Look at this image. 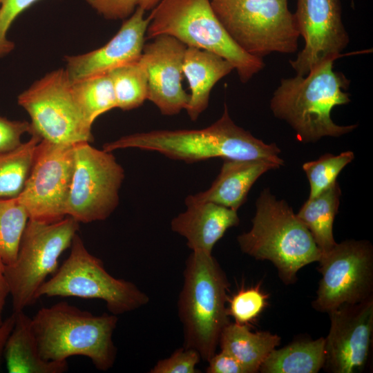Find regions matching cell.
<instances>
[{
    "label": "cell",
    "instance_id": "obj_1",
    "mask_svg": "<svg viewBox=\"0 0 373 373\" xmlns=\"http://www.w3.org/2000/svg\"><path fill=\"white\" fill-rule=\"evenodd\" d=\"M137 148L157 151L166 157L187 163L213 157L223 160H267L280 166L284 162L275 143L267 144L236 125L226 104L222 116L201 129L153 130L123 136L106 142L102 149Z\"/></svg>",
    "mask_w": 373,
    "mask_h": 373
},
{
    "label": "cell",
    "instance_id": "obj_2",
    "mask_svg": "<svg viewBox=\"0 0 373 373\" xmlns=\"http://www.w3.org/2000/svg\"><path fill=\"white\" fill-rule=\"evenodd\" d=\"M334 61H325L305 76L281 79L270 100L274 115L286 122L303 143H314L324 137H338L357 127L338 125L331 117L334 107L351 101L346 92L350 81L334 70Z\"/></svg>",
    "mask_w": 373,
    "mask_h": 373
},
{
    "label": "cell",
    "instance_id": "obj_3",
    "mask_svg": "<svg viewBox=\"0 0 373 373\" xmlns=\"http://www.w3.org/2000/svg\"><path fill=\"white\" fill-rule=\"evenodd\" d=\"M117 316H95L66 301L41 308L32 326L41 356L48 361H67L72 356L88 358L99 370L107 371L115 361L113 334Z\"/></svg>",
    "mask_w": 373,
    "mask_h": 373
},
{
    "label": "cell",
    "instance_id": "obj_4",
    "mask_svg": "<svg viewBox=\"0 0 373 373\" xmlns=\"http://www.w3.org/2000/svg\"><path fill=\"white\" fill-rule=\"evenodd\" d=\"M256 207L251 229L237 238L241 251L271 261L285 284L294 283L302 267L319 260L320 250L288 203L269 188L260 193Z\"/></svg>",
    "mask_w": 373,
    "mask_h": 373
},
{
    "label": "cell",
    "instance_id": "obj_5",
    "mask_svg": "<svg viewBox=\"0 0 373 373\" xmlns=\"http://www.w3.org/2000/svg\"><path fill=\"white\" fill-rule=\"evenodd\" d=\"M229 281L211 253L192 251L186 260L178 315L184 347L208 361L216 353L224 328L230 323L226 307Z\"/></svg>",
    "mask_w": 373,
    "mask_h": 373
},
{
    "label": "cell",
    "instance_id": "obj_6",
    "mask_svg": "<svg viewBox=\"0 0 373 373\" xmlns=\"http://www.w3.org/2000/svg\"><path fill=\"white\" fill-rule=\"evenodd\" d=\"M149 17L146 39L166 35L187 47L216 53L233 66L242 83L265 67L262 59L235 44L216 17L211 0H162Z\"/></svg>",
    "mask_w": 373,
    "mask_h": 373
},
{
    "label": "cell",
    "instance_id": "obj_7",
    "mask_svg": "<svg viewBox=\"0 0 373 373\" xmlns=\"http://www.w3.org/2000/svg\"><path fill=\"white\" fill-rule=\"evenodd\" d=\"M211 4L229 37L250 55L262 59L297 51L300 35L288 0H211Z\"/></svg>",
    "mask_w": 373,
    "mask_h": 373
},
{
    "label": "cell",
    "instance_id": "obj_8",
    "mask_svg": "<svg viewBox=\"0 0 373 373\" xmlns=\"http://www.w3.org/2000/svg\"><path fill=\"white\" fill-rule=\"evenodd\" d=\"M42 296L102 300L109 312L116 316L137 309L149 301V296L134 283L109 274L102 261L88 251L77 233L72 241L69 256L37 289L36 300Z\"/></svg>",
    "mask_w": 373,
    "mask_h": 373
},
{
    "label": "cell",
    "instance_id": "obj_9",
    "mask_svg": "<svg viewBox=\"0 0 373 373\" xmlns=\"http://www.w3.org/2000/svg\"><path fill=\"white\" fill-rule=\"evenodd\" d=\"M78 229L79 222L70 216L52 222L28 220L16 260L5 265L13 312L23 311L37 300V289L55 272Z\"/></svg>",
    "mask_w": 373,
    "mask_h": 373
},
{
    "label": "cell",
    "instance_id": "obj_10",
    "mask_svg": "<svg viewBox=\"0 0 373 373\" xmlns=\"http://www.w3.org/2000/svg\"><path fill=\"white\" fill-rule=\"evenodd\" d=\"M30 117V135L61 144L93 140L92 124L73 95L65 68L54 70L35 81L17 97Z\"/></svg>",
    "mask_w": 373,
    "mask_h": 373
},
{
    "label": "cell",
    "instance_id": "obj_11",
    "mask_svg": "<svg viewBox=\"0 0 373 373\" xmlns=\"http://www.w3.org/2000/svg\"><path fill=\"white\" fill-rule=\"evenodd\" d=\"M124 170L111 152L84 142L74 145V168L66 216L79 223L104 220L117 208Z\"/></svg>",
    "mask_w": 373,
    "mask_h": 373
},
{
    "label": "cell",
    "instance_id": "obj_12",
    "mask_svg": "<svg viewBox=\"0 0 373 373\" xmlns=\"http://www.w3.org/2000/svg\"><path fill=\"white\" fill-rule=\"evenodd\" d=\"M318 262L322 278L312 303L316 310L329 312L373 298V247L370 242L336 243Z\"/></svg>",
    "mask_w": 373,
    "mask_h": 373
},
{
    "label": "cell",
    "instance_id": "obj_13",
    "mask_svg": "<svg viewBox=\"0 0 373 373\" xmlns=\"http://www.w3.org/2000/svg\"><path fill=\"white\" fill-rule=\"evenodd\" d=\"M74 168V145L41 140L18 200L29 219L52 222L66 216Z\"/></svg>",
    "mask_w": 373,
    "mask_h": 373
},
{
    "label": "cell",
    "instance_id": "obj_14",
    "mask_svg": "<svg viewBox=\"0 0 373 373\" xmlns=\"http://www.w3.org/2000/svg\"><path fill=\"white\" fill-rule=\"evenodd\" d=\"M305 45L289 63L296 75L305 76L328 60L341 57L350 42L342 21L340 0H297L294 14Z\"/></svg>",
    "mask_w": 373,
    "mask_h": 373
},
{
    "label": "cell",
    "instance_id": "obj_15",
    "mask_svg": "<svg viewBox=\"0 0 373 373\" xmlns=\"http://www.w3.org/2000/svg\"><path fill=\"white\" fill-rule=\"evenodd\" d=\"M330 329L325 338L324 370L354 373L368 361L373 333V298L345 304L328 312Z\"/></svg>",
    "mask_w": 373,
    "mask_h": 373
},
{
    "label": "cell",
    "instance_id": "obj_16",
    "mask_svg": "<svg viewBox=\"0 0 373 373\" xmlns=\"http://www.w3.org/2000/svg\"><path fill=\"white\" fill-rule=\"evenodd\" d=\"M144 44L142 57L148 70L147 99L164 115L186 110L190 95L182 87V66L186 46L166 35Z\"/></svg>",
    "mask_w": 373,
    "mask_h": 373
},
{
    "label": "cell",
    "instance_id": "obj_17",
    "mask_svg": "<svg viewBox=\"0 0 373 373\" xmlns=\"http://www.w3.org/2000/svg\"><path fill=\"white\" fill-rule=\"evenodd\" d=\"M137 8L104 46L81 55L66 56V70L71 82L108 74L142 56L150 17Z\"/></svg>",
    "mask_w": 373,
    "mask_h": 373
},
{
    "label": "cell",
    "instance_id": "obj_18",
    "mask_svg": "<svg viewBox=\"0 0 373 373\" xmlns=\"http://www.w3.org/2000/svg\"><path fill=\"white\" fill-rule=\"evenodd\" d=\"M187 209L171 222L192 251L211 253L227 230L240 222L237 211L211 202L185 203Z\"/></svg>",
    "mask_w": 373,
    "mask_h": 373
},
{
    "label": "cell",
    "instance_id": "obj_19",
    "mask_svg": "<svg viewBox=\"0 0 373 373\" xmlns=\"http://www.w3.org/2000/svg\"><path fill=\"white\" fill-rule=\"evenodd\" d=\"M280 166L267 160L224 159L220 173L206 191L186 198L185 203L211 202L238 211L256 181Z\"/></svg>",
    "mask_w": 373,
    "mask_h": 373
},
{
    "label": "cell",
    "instance_id": "obj_20",
    "mask_svg": "<svg viewBox=\"0 0 373 373\" xmlns=\"http://www.w3.org/2000/svg\"><path fill=\"white\" fill-rule=\"evenodd\" d=\"M233 70L229 61L216 53L186 47L182 71L191 90L186 111L192 121L197 120L208 107L210 93L216 84Z\"/></svg>",
    "mask_w": 373,
    "mask_h": 373
},
{
    "label": "cell",
    "instance_id": "obj_21",
    "mask_svg": "<svg viewBox=\"0 0 373 373\" xmlns=\"http://www.w3.org/2000/svg\"><path fill=\"white\" fill-rule=\"evenodd\" d=\"M15 321L3 351L9 373H64L67 361L44 360L40 355L32 326V318L23 311L13 312Z\"/></svg>",
    "mask_w": 373,
    "mask_h": 373
},
{
    "label": "cell",
    "instance_id": "obj_22",
    "mask_svg": "<svg viewBox=\"0 0 373 373\" xmlns=\"http://www.w3.org/2000/svg\"><path fill=\"white\" fill-rule=\"evenodd\" d=\"M280 342L277 334L267 331L253 332L247 325L229 323L221 333L218 345L235 358L246 373H256Z\"/></svg>",
    "mask_w": 373,
    "mask_h": 373
},
{
    "label": "cell",
    "instance_id": "obj_23",
    "mask_svg": "<svg viewBox=\"0 0 373 373\" xmlns=\"http://www.w3.org/2000/svg\"><path fill=\"white\" fill-rule=\"evenodd\" d=\"M341 195V188L336 181L318 195L308 198L296 214L312 234L321 255L336 244L333 235V224Z\"/></svg>",
    "mask_w": 373,
    "mask_h": 373
},
{
    "label": "cell",
    "instance_id": "obj_24",
    "mask_svg": "<svg viewBox=\"0 0 373 373\" xmlns=\"http://www.w3.org/2000/svg\"><path fill=\"white\" fill-rule=\"evenodd\" d=\"M325 363V338L303 340L274 349L261 365L262 373H316Z\"/></svg>",
    "mask_w": 373,
    "mask_h": 373
},
{
    "label": "cell",
    "instance_id": "obj_25",
    "mask_svg": "<svg viewBox=\"0 0 373 373\" xmlns=\"http://www.w3.org/2000/svg\"><path fill=\"white\" fill-rule=\"evenodd\" d=\"M41 140L39 136L32 135L17 149L0 153V200L16 198L21 194Z\"/></svg>",
    "mask_w": 373,
    "mask_h": 373
},
{
    "label": "cell",
    "instance_id": "obj_26",
    "mask_svg": "<svg viewBox=\"0 0 373 373\" xmlns=\"http://www.w3.org/2000/svg\"><path fill=\"white\" fill-rule=\"evenodd\" d=\"M111 79L117 108L129 111L140 106L148 93V70L142 56L132 63L118 67L108 73Z\"/></svg>",
    "mask_w": 373,
    "mask_h": 373
},
{
    "label": "cell",
    "instance_id": "obj_27",
    "mask_svg": "<svg viewBox=\"0 0 373 373\" xmlns=\"http://www.w3.org/2000/svg\"><path fill=\"white\" fill-rule=\"evenodd\" d=\"M74 97L90 124L104 113L117 108L116 98L108 74L72 82Z\"/></svg>",
    "mask_w": 373,
    "mask_h": 373
},
{
    "label": "cell",
    "instance_id": "obj_28",
    "mask_svg": "<svg viewBox=\"0 0 373 373\" xmlns=\"http://www.w3.org/2000/svg\"><path fill=\"white\" fill-rule=\"evenodd\" d=\"M28 220L17 198L0 200V259L6 265L16 260Z\"/></svg>",
    "mask_w": 373,
    "mask_h": 373
},
{
    "label": "cell",
    "instance_id": "obj_29",
    "mask_svg": "<svg viewBox=\"0 0 373 373\" xmlns=\"http://www.w3.org/2000/svg\"><path fill=\"white\" fill-rule=\"evenodd\" d=\"M354 159V153L347 151L338 155L325 153L318 160L304 163L303 169L310 186L309 198L318 195L336 182L340 172Z\"/></svg>",
    "mask_w": 373,
    "mask_h": 373
},
{
    "label": "cell",
    "instance_id": "obj_30",
    "mask_svg": "<svg viewBox=\"0 0 373 373\" xmlns=\"http://www.w3.org/2000/svg\"><path fill=\"white\" fill-rule=\"evenodd\" d=\"M267 298L260 285L242 288L229 300L228 314L234 318L235 323L248 325L260 314L267 305Z\"/></svg>",
    "mask_w": 373,
    "mask_h": 373
},
{
    "label": "cell",
    "instance_id": "obj_31",
    "mask_svg": "<svg viewBox=\"0 0 373 373\" xmlns=\"http://www.w3.org/2000/svg\"><path fill=\"white\" fill-rule=\"evenodd\" d=\"M98 15L107 20H125L137 8L154 9L162 0H85Z\"/></svg>",
    "mask_w": 373,
    "mask_h": 373
},
{
    "label": "cell",
    "instance_id": "obj_32",
    "mask_svg": "<svg viewBox=\"0 0 373 373\" xmlns=\"http://www.w3.org/2000/svg\"><path fill=\"white\" fill-rule=\"evenodd\" d=\"M39 0H0V59L15 49L8 32L15 19Z\"/></svg>",
    "mask_w": 373,
    "mask_h": 373
},
{
    "label": "cell",
    "instance_id": "obj_33",
    "mask_svg": "<svg viewBox=\"0 0 373 373\" xmlns=\"http://www.w3.org/2000/svg\"><path fill=\"white\" fill-rule=\"evenodd\" d=\"M201 359L194 349L180 347L169 357L159 360L150 370L151 373H195V367Z\"/></svg>",
    "mask_w": 373,
    "mask_h": 373
},
{
    "label": "cell",
    "instance_id": "obj_34",
    "mask_svg": "<svg viewBox=\"0 0 373 373\" xmlns=\"http://www.w3.org/2000/svg\"><path fill=\"white\" fill-rule=\"evenodd\" d=\"M31 126L27 121L10 120L0 115V153L12 151L19 147L21 137L30 133Z\"/></svg>",
    "mask_w": 373,
    "mask_h": 373
},
{
    "label": "cell",
    "instance_id": "obj_35",
    "mask_svg": "<svg viewBox=\"0 0 373 373\" xmlns=\"http://www.w3.org/2000/svg\"><path fill=\"white\" fill-rule=\"evenodd\" d=\"M207 362V373H246L235 358L222 350L219 353H215Z\"/></svg>",
    "mask_w": 373,
    "mask_h": 373
},
{
    "label": "cell",
    "instance_id": "obj_36",
    "mask_svg": "<svg viewBox=\"0 0 373 373\" xmlns=\"http://www.w3.org/2000/svg\"><path fill=\"white\" fill-rule=\"evenodd\" d=\"M5 264L0 259V325L3 323L2 313L6 298L10 295L9 286L5 275Z\"/></svg>",
    "mask_w": 373,
    "mask_h": 373
},
{
    "label": "cell",
    "instance_id": "obj_37",
    "mask_svg": "<svg viewBox=\"0 0 373 373\" xmlns=\"http://www.w3.org/2000/svg\"><path fill=\"white\" fill-rule=\"evenodd\" d=\"M15 321V314L6 318L0 325V360L3 356V351L7 339L13 328Z\"/></svg>",
    "mask_w": 373,
    "mask_h": 373
}]
</instances>
